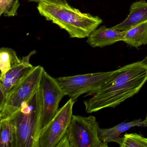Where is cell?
<instances>
[{"mask_svg":"<svg viewBox=\"0 0 147 147\" xmlns=\"http://www.w3.org/2000/svg\"><path fill=\"white\" fill-rule=\"evenodd\" d=\"M147 81V62L142 60L127 64L117 69L91 98L84 100L87 113L106 108H114L141 90Z\"/></svg>","mask_w":147,"mask_h":147,"instance_id":"6da1fadb","label":"cell"},{"mask_svg":"<svg viewBox=\"0 0 147 147\" xmlns=\"http://www.w3.org/2000/svg\"><path fill=\"white\" fill-rule=\"evenodd\" d=\"M37 9L41 16L65 30L71 38L88 37L103 23L99 17L83 13L70 5L41 2L38 5Z\"/></svg>","mask_w":147,"mask_h":147,"instance_id":"7a4b0ae2","label":"cell"},{"mask_svg":"<svg viewBox=\"0 0 147 147\" xmlns=\"http://www.w3.org/2000/svg\"><path fill=\"white\" fill-rule=\"evenodd\" d=\"M42 108L39 83L30 97L9 118L16 128V147H38Z\"/></svg>","mask_w":147,"mask_h":147,"instance_id":"3957f363","label":"cell"},{"mask_svg":"<svg viewBox=\"0 0 147 147\" xmlns=\"http://www.w3.org/2000/svg\"><path fill=\"white\" fill-rule=\"evenodd\" d=\"M100 128L95 117L73 115L70 124L57 147H107L98 137Z\"/></svg>","mask_w":147,"mask_h":147,"instance_id":"277c9868","label":"cell"},{"mask_svg":"<svg viewBox=\"0 0 147 147\" xmlns=\"http://www.w3.org/2000/svg\"><path fill=\"white\" fill-rule=\"evenodd\" d=\"M117 71L60 77L56 80L66 95L75 102L82 94H87L85 96H90L98 90Z\"/></svg>","mask_w":147,"mask_h":147,"instance_id":"5b68a950","label":"cell"},{"mask_svg":"<svg viewBox=\"0 0 147 147\" xmlns=\"http://www.w3.org/2000/svg\"><path fill=\"white\" fill-rule=\"evenodd\" d=\"M43 69L42 66L36 67L8 94L0 109V120L9 118L30 97L39 85Z\"/></svg>","mask_w":147,"mask_h":147,"instance_id":"8992f818","label":"cell"},{"mask_svg":"<svg viewBox=\"0 0 147 147\" xmlns=\"http://www.w3.org/2000/svg\"><path fill=\"white\" fill-rule=\"evenodd\" d=\"M75 103L69 99L41 131L38 139V147H57L70 124Z\"/></svg>","mask_w":147,"mask_h":147,"instance_id":"52a82bcc","label":"cell"},{"mask_svg":"<svg viewBox=\"0 0 147 147\" xmlns=\"http://www.w3.org/2000/svg\"><path fill=\"white\" fill-rule=\"evenodd\" d=\"M40 86L43 98L42 111L40 123L41 132L55 116L60 101L66 94L56 79L51 76L44 69L42 73Z\"/></svg>","mask_w":147,"mask_h":147,"instance_id":"ba28073f","label":"cell"},{"mask_svg":"<svg viewBox=\"0 0 147 147\" xmlns=\"http://www.w3.org/2000/svg\"><path fill=\"white\" fill-rule=\"evenodd\" d=\"M36 53V51L34 50L26 56L23 57L21 63L0 78V109L3 107L8 94L36 67L30 63L29 61L31 57Z\"/></svg>","mask_w":147,"mask_h":147,"instance_id":"9c48e42d","label":"cell"},{"mask_svg":"<svg viewBox=\"0 0 147 147\" xmlns=\"http://www.w3.org/2000/svg\"><path fill=\"white\" fill-rule=\"evenodd\" d=\"M125 31L108 28L105 26L93 32L88 37L86 42L92 48H103L123 41Z\"/></svg>","mask_w":147,"mask_h":147,"instance_id":"30bf717a","label":"cell"},{"mask_svg":"<svg viewBox=\"0 0 147 147\" xmlns=\"http://www.w3.org/2000/svg\"><path fill=\"white\" fill-rule=\"evenodd\" d=\"M129 13L124 21L112 27L117 30L125 31L142 22L147 20V2L141 0L132 3Z\"/></svg>","mask_w":147,"mask_h":147,"instance_id":"8fae6325","label":"cell"},{"mask_svg":"<svg viewBox=\"0 0 147 147\" xmlns=\"http://www.w3.org/2000/svg\"><path fill=\"white\" fill-rule=\"evenodd\" d=\"M137 126H144L142 119H136L130 122H123L108 129L100 128L99 130V138L100 141L105 143L114 142L119 145L123 140V138L119 137L120 135L131 127Z\"/></svg>","mask_w":147,"mask_h":147,"instance_id":"7c38bea8","label":"cell"},{"mask_svg":"<svg viewBox=\"0 0 147 147\" xmlns=\"http://www.w3.org/2000/svg\"><path fill=\"white\" fill-rule=\"evenodd\" d=\"M122 41L136 49L147 44V20L125 31Z\"/></svg>","mask_w":147,"mask_h":147,"instance_id":"4fadbf2b","label":"cell"},{"mask_svg":"<svg viewBox=\"0 0 147 147\" xmlns=\"http://www.w3.org/2000/svg\"><path fill=\"white\" fill-rule=\"evenodd\" d=\"M0 147H16L15 125L9 118L0 120Z\"/></svg>","mask_w":147,"mask_h":147,"instance_id":"5bb4252c","label":"cell"},{"mask_svg":"<svg viewBox=\"0 0 147 147\" xmlns=\"http://www.w3.org/2000/svg\"><path fill=\"white\" fill-rule=\"evenodd\" d=\"M17 53L13 49L2 47L0 49V69L1 74L0 78L13 67L21 63Z\"/></svg>","mask_w":147,"mask_h":147,"instance_id":"9a60e30c","label":"cell"},{"mask_svg":"<svg viewBox=\"0 0 147 147\" xmlns=\"http://www.w3.org/2000/svg\"><path fill=\"white\" fill-rule=\"evenodd\" d=\"M119 146L121 147H147V138L136 133L125 134Z\"/></svg>","mask_w":147,"mask_h":147,"instance_id":"2e32d148","label":"cell"},{"mask_svg":"<svg viewBox=\"0 0 147 147\" xmlns=\"http://www.w3.org/2000/svg\"><path fill=\"white\" fill-rule=\"evenodd\" d=\"M20 6L19 0H0V16L13 17L18 15Z\"/></svg>","mask_w":147,"mask_h":147,"instance_id":"e0dca14e","label":"cell"},{"mask_svg":"<svg viewBox=\"0 0 147 147\" xmlns=\"http://www.w3.org/2000/svg\"><path fill=\"white\" fill-rule=\"evenodd\" d=\"M30 2H38V3H48V4H53V5H58L60 6H69L67 0H29Z\"/></svg>","mask_w":147,"mask_h":147,"instance_id":"ac0fdd59","label":"cell"},{"mask_svg":"<svg viewBox=\"0 0 147 147\" xmlns=\"http://www.w3.org/2000/svg\"><path fill=\"white\" fill-rule=\"evenodd\" d=\"M144 127H147V114L146 115V118L144 121H142Z\"/></svg>","mask_w":147,"mask_h":147,"instance_id":"d6986e66","label":"cell"},{"mask_svg":"<svg viewBox=\"0 0 147 147\" xmlns=\"http://www.w3.org/2000/svg\"><path fill=\"white\" fill-rule=\"evenodd\" d=\"M144 60L147 62V56H146V57H145V58H144Z\"/></svg>","mask_w":147,"mask_h":147,"instance_id":"ffe728a7","label":"cell"}]
</instances>
